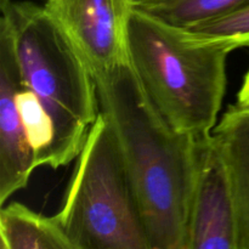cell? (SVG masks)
<instances>
[{
    "label": "cell",
    "instance_id": "6da1fadb",
    "mask_svg": "<svg viewBox=\"0 0 249 249\" xmlns=\"http://www.w3.org/2000/svg\"><path fill=\"white\" fill-rule=\"evenodd\" d=\"M95 80L100 112L116 134L150 249H187L197 140L163 121L130 62Z\"/></svg>",
    "mask_w": 249,
    "mask_h": 249
},
{
    "label": "cell",
    "instance_id": "7a4b0ae2",
    "mask_svg": "<svg viewBox=\"0 0 249 249\" xmlns=\"http://www.w3.org/2000/svg\"><path fill=\"white\" fill-rule=\"evenodd\" d=\"M128 43L130 65L163 121L196 140L212 135L226 94L229 55L245 45L199 38L134 9Z\"/></svg>",
    "mask_w": 249,
    "mask_h": 249
},
{
    "label": "cell",
    "instance_id": "3957f363",
    "mask_svg": "<svg viewBox=\"0 0 249 249\" xmlns=\"http://www.w3.org/2000/svg\"><path fill=\"white\" fill-rule=\"evenodd\" d=\"M1 19L11 32L22 83L53 119L67 165L77 160L100 114L94 74L43 6L11 1L1 9Z\"/></svg>",
    "mask_w": 249,
    "mask_h": 249
},
{
    "label": "cell",
    "instance_id": "277c9868",
    "mask_svg": "<svg viewBox=\"0 0 249 249\" xmlns=\"http://www.w3.org/2000/svg\"><path fill=\"white\" fill-rule=\"evenodd\" d=\"M56 218L74 249H150L116 134L100 112Z\"/></svg>",
    "mask_w": 249,
    "mask_h": 249
},
{
    "label": "cell",
    "instance_id": "5b68a950",
    "mask_svg": "<svg viewBox=\"0 0 249 249\" xmlns=\"http://www.w3.org/2000/svg\"><path fill=\"white\" fill-rule=\"evenodd\" d=\"M43 7L78 49L94 77L130 62L131 0H44Z\"/></svg>",
    "mask_w": 249,
    "mask_h": 249
},
{
    "label": "cell",
    "instance_id": "8992f818",
    "mask_svg": "<svg viewBox=\"0 0 249 249\" xmlns=\"http://www.w3.org/2000/svg\"><path fill=\"white\" fill-rule=\"evenodd\" d=\"M237 214L225 162L213 138L197 140L187 249H237Z\"/></svg>",
    "mask_w": 249,
    "mask_h": 249
},
{
    "label": "cell",
    "instance_id": "52a82bcc",
    "mask_svg": "<svg viewBox=\"0 0 249 249\" xmlns=\"http://www.w3.org/2000/svg\"><path fill=\"white\" fill-rule=\"evenodd\" d=\"M19 77L16 51L9 26L0 21V204L28 185L36 169L15 99Z\"/></svg>",
    "mask_w": 249,
    "mask_h": 249
},
{
    "label": "cell",
    "instance_id": "ba28073f",
    "mask_svg": "<svg viewBox=\"0 0 249 249\" xmlns=\"http://www.w3.org/2000/svg\"><path fill=\"white\" fill-rule=\"evenodd\" d=\"M230 177L237 214V249H249V107H230L212 133Z\"/></svg>",
    "mask_w": 249,
    "mask_h": 249
},
{
    "label": "cell",
    "instance_id": "9c48e42d",
    "mask_svg": "<svg viewBox=\"0 0 249 249\" xmlns=\"http://www.w3.org/2000/svg\"><path fill=\"white\" fill-rule=\"evenodd\" d=\"M0 249H74L62 225L17 202L1 206Z\"/></svg>",
    "mask_w": 249,
    "mask_h": 249
},
{
    "label": "cell",
    "instance_id": "30bf717a",
    "mask_svg": "<svg viewBox=\"0 0 249 249\" xmlns=\"http://www.w3.org/2000/svg\"><path fill=\"white\" fill-rule=\"evenodd\" d=\"M249 5V0H131L134 10L187 29Z\"/></svg>",
    "mask_w": 249,
    "mask_h": 249
},
{
    "label": "cell",
    "instance_id": "8fae6325",
    "mask_svg": "<svg viewBox=\"0 0 249 249\" xmlns=\"http://www.w3.org/2000/svg\"><path fill=\"white\" fill-rule=\"evenodd\" d=\"M186 31L199 38L236 39L249 46V5L195 24Z\"/></svg>",
    "mask_w": 249,
    "mask_h": 249
},
{
    "label": "cell",
    "instance_id": "7c38bea8",
    "mask_svg": "<svg viewBox=\"0 0 249 249\" xmlns=\"http://www.w3.org/2000/svg\"><path fill=\"white\" fill-rule=\"evenodd\" d=\"M238 106L249 107V71L243 80L240 91H238Z\"/></svg>",
    "mask_w": 249,
    "mask_h": 249
}]
</instances>
